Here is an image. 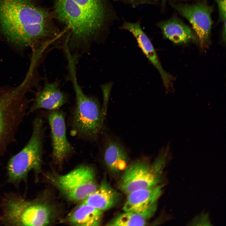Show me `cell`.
<instances>
[{"instance_id": "obj_1", "label": "cell", "mask_w": 226, "mask_h": 226, "mask_svg": "<svg viewBox=\"0 0 226 226\" xmlns=\"http://www.w3.org/2000/svg\"><path fill=\"white\" fill-rule=\"evenodd\" d=\"M50 13L32 0H0V26L10 43L19 49L45 44L57 32Z\"/></svg>"}, {"instance_id": "obj_2", "label": "cell", "mask_w": 226, "mask_h": 226, "mask_svg": "<svg viewBox=\"0 0 226 226\" xmlns=\"http://www.w3.org/2000/svg\"><path fill=\"white\" fill-rule=\"evenodd\" d=\"M54 8L57 17L70 30V51L87 48L104 21L101 0H55Z\"/></svg>"}, {"instance_id": "obj_3", "label": "cell", "mask_w": 226, "mask_h": 226, "mask_svg": "<svg viewBox=\"0 0 226 226\" xmlns=\"http://www.w3.org/2000/svg\"><path fill=\"white\" fill-rule=\"evenodd\" d=\"M0 222L7 226H46L52 216L50 207L40 199L28 200L20 194L5 193L0 204Z\"/></svg>"}, {"instance_id": "obj_4", "label": "cell", "mask_w": 226, "mask_h": 226, "mask_svg": "<svg viewBox=\"0 0 226 226\" xmlns=\"http://www.w3.org/2000/svg\"><path fill=\"white\" fill-rule=\"evenodd\" d=\"M76 72L71 70L68 72L76 100L70 117V126L76 135L93 141L101 132L105 117L98 100L83 93L77 81Z\"/></svg>"}, {"instance_id": "obj_5", "label": "cell", "mask_w": 226, "mask_h": 226, "mask_svg": "<svg viewBox=\"0 0 226 226\" xmlns=\"http://www.w3.org/2000/svg\"><path fill=\"white\" fill-rule=\"evenodd\" d=\"M45 128L40 117L32 123L31 135L28 143L18 153L8 160L6 167L7 181L18 186L22 181L26 183L29 172L36 174L41 168L43 152Z\"/></svg>"}, {"instance_id": "obj_6", "label": "cell", "mask_w": 226, "mask_h": 226, "mask_svg": "<svg viewBox=\"0 0 226 226\" xmlns=\"http://www.w3.org/2000/svg\"><path fill=\"white\" fill-rule=\"evenodd\" d=\"M21 85L15 88L0 87V157L15 141L18 130L27 114L29 100Z\"/></svg>"}, {"instance_id": "obj_7", "label": "cell", "mask_w": 226, "mask_h": 226, "mask_svg": "<svg viewBox=\"0 0 226 226\" xmlns=\"http://www.w3.org/2000/svg\"><path fill=\"white\" fill-rule=\"evenodd\" d=\"M165 154L163 151L152 163L142 159L128 164L118 182L120 190L128 194L157 185L164 166Z\"/></svg>"}, {"instance_id": "obj_8", "label": "cell", "mask_w": 226, "mask_h": 226, "mask_svg": "<svg viewBox=\"0 0 226 226\" xmlns=\"http://www.w3.org/2000/svg\"><path fill=\"white\" fill-rule=\"evenodd\" d=\"M52 183L68 200H84L97 189L95 174L89 166H79L63 175H54Z\"/></svg>"}, {"instance_id": "obj_9", "label": "cell", "mask_w": 226, "mask_h": 226, "mask_svg": "<svg viewBox=\"0 0 226 226\" xmlns=\"http://www.w3.org/2000/svg\"><path fill=\"white\" fill-rule=\"evenodd\" d=\"M173 7L191 24L200 46H206L209 40L213 21V8L206 3L189 5L173 4Z\"/></svg>"}, {"instance_id": "obj_10", "label": "cell", "mask_w": 226, "mask_h": 226, "mask_svg": "<svg viewBox=\"0 0 226 226\" xmlns=\"http://www.w3.org/2000/svg\"><path fill=\"white\" fill-rule=\"evenodd\" d=\"M162 191L161 186L156 185L132 192L128 194L123 210L137 213L148 220L155 212Z\"/></svg>"}, {"instance_id": "obj_11", "label": "cell", "mask_w": 226, "mask_h": 226, "mask_svg": "<svg viewBox=\"0 0 226 226\" xmlns=\"http://www.w3.org/2000/svg\"><path fill=\"white\" fill-rule=\"evenodd\" d=\"M48 120L51 129L53 157L56 162L61 163L73 151L67 137L65 115L58 109L50 110Z\"/></svg>"}, {"instance_id": "obj_12", "label": "cell", "mask_w": 226, "mask_h": 226, "mask_svg": "<svg viewBox=\"0 0 226 226\" xmlns=\"http://www.w3.org/2000/svg\"><path fill=\"white\" fill-rule=\"evenodd\" d=\"M123 28L134 36L143 53L159 73L165 88L170 87L172 85L173 78L164 69L152 43L142 30L139 23L126 22Z\"/></svg>"}, {"instance_id": "obj_13", "label": "cell", "mask_w": 226, "mask_h": 226, "mask_svg": "<svg viewBox=\"0 0 226 226\" xmlns=\"http://www.w3.org/2000/svg\"><path fill=\"white\" fill-rule=\"evenodd\" d=\"M68 100L67 94L60 90L57 81L46 82L43 88L38 92L33 103L27 114L33 113L40 109L50 110L58 109Z\"/></svg>"}, {"instance_id": "obj_14", "label": "cell", "mask_w": 226, "mask_h": 226, "mask_svg": "<svg viewBox=\"0 0 226 226\" xmlns=\"http://www.w3.org/2000/svg\"><path fill=\"white\" fill-rule=\"evenodd\" d=\"M103 159L108 170L115 175L123 172L128 164V156L125 148L115 140H107L104 150Z\"/></svg>"}, {"instance_id": "obj_15", "label": "cell", "mask_w": 226, "mask_h": 226, "mask_svg": "<svg viewBox=\"0 0 226 226\" xmlns=\"http://www.w3.org/2000/svg\"><path fill=\"white\" fill-rule=\"evenodd\" d=\"M120 195L105 179L93 193L83 200V202L104 211L114 206L118 202Z\"/></svg>"}, {"instance_id": "obj_16", "label": "cell", "mask_w": 226, "mask_h": 226, "mask_svg": "<svg viewBox=\"0 0 226 226\" xmlns=\"http://www.w3.org/2000/svg\"><path fill=\"white\" fill-rule=\"evenodd\" d=\"M159 26L164 37L175 44L186 43L196 38L189 26L176 18L164 22Z\"/></svg>"}, {"instance_id": "obj_17", "label": "cell", "mask_w": 226, "mask_h": 226, "mask_svg": "<svg viewBox=\"0 0 226 226\" xmlns=\"http://www.w3.org/2000/svg\"><path fill=\"white\" fill-rule=\"evenodd\" d=\"M103 211L84 202L78 206L69 217L70 223L77 226H98L100 225Z\"/></svg>"}, {"instance_id": "obj_18", "label": "cell", "mask_w": 226, "mask_h": 226, "mask_svg": "<svg viewBox=\"0 0 226 226\" xmlns=\"http://www.w3.org/2000/svg\"><path fill=\"white\" fill-rule=\"evenodd\" d=\"M147 219L141 216L132 212H124L119 214L109 222L108 226H144Z\"/></svg>"}, {"instance_id": "obj_19", "label": "cell", "mask_w": 226, "mask_h": 226, "mask_svg": "<svg viewBox=\"0 0 226 226\" xmlns=\"http://www.w3.org/2000/svg\"><path fill=\"white\" fill-rule=\"evenodd\" d=\"M112 86V83H109L103 85L101 87L103 97V104L102 111L104 117L106 113L108 102Z\"/></svg>"}, {"instance_id": "obj_20", "label": "cell", "mask_w": 226, "mask_h": 226, "mask_svg": "<svg viewBox=\"0 0 226 226\" xmlns=\"http://www.w3.org/2000/svg\"><path fill=\"white\" fill-rule=\"evenodd\" d=\"M218 5L219 18L223 22L226 21V0H215Z\"/></svg>"}, {"instance_id": "obj_21", "label": "cell", "mask_w": 226, "mask_h": 226, "mask_svg": "<svg viewBox=\"0 0 226 226\" xmlns=\"http://www.w3.org/2000/svg\"><path fill=\"white\" fill-rule=\"evenodd\" d=\"M226 21L223 22V26L222 31V35L223 40L225 41L226 39Z\"/></svg>"}, {"instance_id": "obj_22", "label": "cell", "mask_w": 226, "mask_h": 226, "mask_svg": "<svg viewBox=\"0 0 226 226\" xmlns=\"http://www.w3.org/2000/svg\"><path fill=\"white\" fill-rule=\"evenodd\" d=\"M161 1L162 5H164L166 3L167 0H161Z\"/></svg>"}, {"instance_id": "obj_23", "label": "cell", "mask_w": 226, "mask_h": 226, "mask_svg": "<svg viewBox=\"0 0 226 226\" xmlns=\"http://www.w3.org/2000/svg\"><path fill=\"white\" fill-rule=\"evenodd\" d=\"M177 0V1H184V0Z\"/></svg>"}, {"instance_id": "obj_24", "label": "cell", "mask_w": 226, "mask_h": 226, "mask_svg": "<svg viewBox=\"0 0 226 226\" xmlns=\"http://www.w3.org/2000/svg\"></svg>"}]
</instances>
